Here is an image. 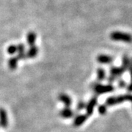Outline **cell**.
<instances>
[{"instance_id":"cell-1","label":"cell","mask_w":132,"mask_h":132,"mask_svg":"<svg viewBox=\"0 0 132 132\" xmlns=\"http://www.w3.org/2000/svg\"><path fill=\"white\" fill-rule=\"evenodd\" d=\"M110 38L114 41H121V42L130 43L132 42V35L129 33L123 32H113L110 35Z\"/></svg>"},{"instance_id":"cell-2","label":"cell","mask_w":132,"mask_h":132,"mask_svg":"<svg viewBox=\"0 0 132 132\" xmlns=\"http://www.w3.org/2000/svg\"><path fill=\"white\" fill-rule=\"evenodd\" d=\"M91 87L96 95H101L114 90V87L112 85H102L99 84L98 82H93L91 85Z\"/></svg>"},{"instance_id":"cell-3","label":"cell","mask_w":132,"mask_h":132,"mask_svg":"<svg viewBox=\"0 0 132 132\" xmlns=\"http://www.w3.org/2000/svg\"><path fill=\"white\" fill-rule=\"evenodd\" d=\"M98 104V99L96 97H93L90 99V101L88 102V104H86V111H87V115L90 116L93 113L94 107Z\"/></svg>"},{"instance_id":"cell-4","label":"cell","mask_w":132,"mask_h":132,"mask_svg":"<svg viewBox=\"0 0 132 132\" xmlns=\"http://www.w3.org/2000/svg\"><path fill=\"white\" fill-rule=\"evenodd\" d=\"M124 101H125L124 95L118 96V97H111V98H109L106 99V104L107 106H112L114 104L122 103Z\"/></svg>"},{"instance_id":"cell-5","label":"cell","mask_w":132,"mask_h":132,"mask_svg":"<svg viewBox=\"0 0 132 132\" xmlns=\"http://www.w3.org/2000/svg\"><path fill=\"white\" fill-rule=\"evenodd\" d=\"M7 115L4 109L0 108V126L2 128H6L7 126Z\"/></svg>"},{"instance_id":"cell-6","label":"cell","mask_w":132,"mask_h":132,"mask_svg":"<svg viewBox=\"0 0 132 132\" xmlns=\"http://www.w3.org/2000/svg\"><path fill=\"white\" fill-rule=\"evenodd\" d=\"M60 115L62 118L68 119V118H71L72 117H73L75 115V112L69 107H65L60 112Z\"/></svg>"},{"instance_id":"cell-7","label":"cell","mask_w":132,"mask_h":132,"mask_svg":"<svg viewBox=\"0 0 132 132\" xmlns=\"http://www.w3.org/2000/svg\"><path fill=\"white\" fill-rule=\"evenodd\" d=\"M87 118H88V116L87 114H79V115L76 116L73 120V126L75 127L80 126L87 120Z\"/></svg>"},{"instance_id":"cell-8","label":"cell","mask_w":132,"mask_h":132,"mask_svg":"<svg viewBox=\"0 0 132 132\" xmlns=\"http://www.w3.org/2000/svg\"><path fill=\"white\" fill-rule=\"evenodd\" d=\"M125 71H126V69L123 68V66L120 67V68L112 67L111 69H110V73H111V76H113L117 79V78L120 77V76L122 75Z\"/></svg>"},{"instance_id":"cell-9","label":"cell","mask_w":132,"mask_h":132,"mask_svg":"<svg viewBox=\"0 0 132 132\" xmlns=\"http://www.w3.org/2000/svg\"><path fill=\"white\" fill-rule=\"evenodd\" d=\"M59 100L64 103V104L65 105L66 107H70V106L72 104V100H71V97L68 95L65 94V93H61L60 94L59 97H58Z\"/></svg>"},{"instance_id":"cell-10","label":"cell","mask_w":132,"mask_h":132,"mask_svg":"<svg viewBox=\"0 0 132 132\" xmlns=\"http://www.w3.org/2000/svg\"><path fill=\"white\" fill-rule=\"evenodd\" d=\"M97 60L98 62L102 63V64H110L113 61V59H112V57L109 56V55L100 54L97 57Z\"/></svg>"},{"instance_id":"cell-11","label":"cell","mask_w":132,"mask_h":132,"mask_svg":"<svg viewBox=\"0 0 132 132\" xmlns=\"http://www.w3.org/2000/svg\"><path fill=\"white\" fill-rule=\"evenodd\" d=\"M38 52H39V49H38V48L37 46H30L29 49L26 53L27 58H34V57H35L37 56Z\"/></svg>"},{"instance_id":"cell-12","label":"cell","mask_w":132,"mask_h":132,"mask_svg":"<svg viewBox=\"0 0 132 132\" xmlns=\"http://www.w3.org/2000/svg\"><path fill=\"white\" fill-rule=\"evenodd\" d=\"M36 34L33 32H30L27 34V43H28L29 46H35V40H36Z\"/></svg>"},{"instance_id":"cell-13","label":"cell","mask_w":132,"mask_h":132,"mask_svg":"<svg viewBox=\"0 0 132 132\" xmlns=\"http://www.w3.org/2000/svg\"><path fill=\"white\" fill-rule=\"evenodd\" d=\"M18 62H19V60L16 57H13L10 58L9 60H8V67L10 70H15L16 69L17 66H18Z\"/></svg>"},{"instance_id":"cell-14","label":"cell","mask_w":132,"mask_h":132,"mask_svg":"<svg viewBox=\"0 0 132 132\" xmlns=\"http://www.w3.org/2000/svg\"><path fill=\"white\" fill-rule=\"evenodd\" d=\"M97 76H98V81H101L105 79L106 77V73L103 68H98L97 71Z\"/></svg>"},{"instance_id":"cell-15","label":"cell","mask_w":132,"mask_h":132,"mask_svg":"<svg viewBox=\"0 0 132 132\" xmlns=\"http://www.w3.org/2000/svg\"><path fill=\"white\" fill-rule=\"evenodd\" d=\"M17 51H18L17 46H15V45H10L7 49V52L9 54H15L17 52Z\"/></svg>"},{"instance_id":"cell-16","label":"cell","mask_w":132,"mask_h":132,"mask_svg":"<svg viewBox=\"0 0 132 132\" xmlns=\"http://www.w3.org/2000/svg\"><path fill=\"white\" fill-rule=\"evenodd\" d=\"M98 112L101 114H104L106 112V106L105 105H100L98 106Z\"/></svg>"},{"instance_id":"cell-17","label":"cell","mask_w":132,"mask_h":132,"mask_svg":"<svg viewBox=\"0 0 132 132\" xmlns=\"http://www.w3.org/2000/svg\"><path fill=\"white\" fill-rule=\"evenodd\" d=\"M86 107V104H85L84 101H79L78 104H77V110H82L83 109H85Z\"/></svg>"},{"instance_id":"cell-18","label":"cell","mask_w":132,"mask_h":132,"mask_svg":"<svg viewBox=\"0 0 132 132\" xmlns=\"http://www.w3.org/2000/svg\"><path fill=\"white\" fill-rule=\"evenodd\" d=\"M17 49H18V51H17L18 53H23V52H25V46H24V44H22V43L19 44L17 46Z\"/></svg>"},{"instance_id":"cell-19","label":"cell","mask_w":132,"mask_h":132,"mask_svg":"<svg viewBox=\"0 0 132 132\" xmlns=\"http://www.w3.org/2000/svg\"><path fill=\"white\" fill-rule=\"evenodd\" d=\"M129 70H130L131 76V85L128 87V90L129 92H132V65H130V67H129Z\"/></svg>"},{"instance_id":"cell-20","label":"cell","mask_w":132,"mask_h":132,"mask_svg":"<svg viewBox=\"0 0 132 132\" xmlns=\"http://www.w3.org/2000/svg\"><path fill=\"white\" fill-rule=\"evenodd\" d=\"M118 86H119L120 88H124V87H126V83L123 80L120 81V82L118 83Z\"/></svg>"},{"instance_id":"cell-21","label":"cell","mask_w":132,"mask_h":132,"mask_svg":"<svg viewBox=\"0 0 132 132\" xmlns=\"http://www.w3.org/2000/svg\"><path fill=\"white\" fill-rule=\"evenodd\" d=\"M117 79L114 76H110L109 77V79H108V81L110 82V83H112V82H113L114 81H115Z\"/></svg>"},{"instance_id":"cell-22","label":"cell","mask_w":132,"mask_h":132,"mask_svg":"<svg viewBox=\"0 0 132 132\" xmlns=\"http://www.w3.org/2000/svg\"><path fill=\"white\" fill-rule=\"evenodd\" d=\"M131 65H132V60L131 61Z\"/></svg>"}]
</instances>
